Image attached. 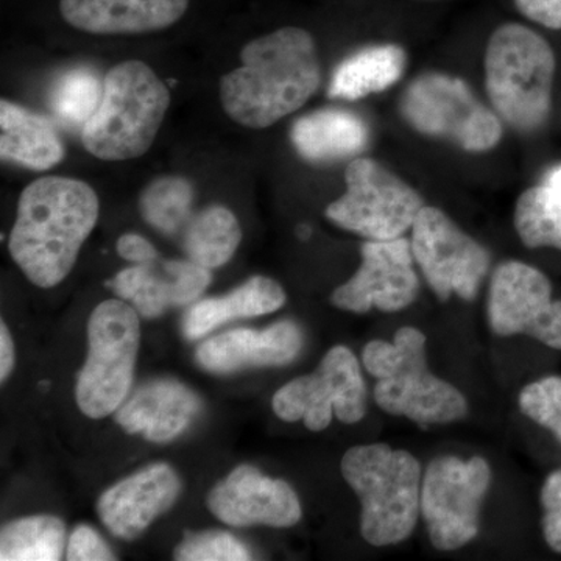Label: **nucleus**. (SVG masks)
<instances>
[{
	"label": "nucleus",
	"instance_id": "26",
	"mask_svg": "<svg viewBox=\"0 0 561 561\" xmlns=\"http://www.w3.org/2000/svg\"><path fill=\"white\" fill-rule=\"evenodd\" d=\"M194 186L183 176H160L147 184L139 198L142 219L165 236H176L192 219Z\"/></svg>",
	"mask_w": 561,
	"mask_h": 561
},
{
	"label": "nucleus",
	"instance_id": "33",
	"mask_svg": "<svg viewBox=\"0 0 561 561\" xmlns=\"http://www.w3.org/2000/svg\"><path fill=\"white\" fill-rule=\"evenodd\" d=\"M542 535L553 552L561 553V470L548 476L541 490Z\"/></svg>",
	"mask_w": 561,
	"mask_h": 561
},
{
	"label": "nucleus",
	"instance_id": "20",
	"mask_svg": "<svg viewBox=\"0 0 561 561\" xmlns=\"http://www.w3.org/2000/svg\"><path fill=\"white\" fill-rule=\"evenodd\" d=\"M290 139L306 161L327 164L356 157L367 149L370 130L359 114L323 108L295 121Z\"/></svg>",
	"mask_w": 561,
	"mask_h": 561
},
{
	"label": "nucleus",
	"instance_id": "30",
	"mask_svg": "<svg viewBox=\"0 0 561 561\" xmlns=\"http://www.w3.org/2000/svg\"><path fill=\"white\" fill-rule=\"evenodd\" d=\"M176 561H242L251 553L242 541L228 531L209 530L186 534L173 551Z\"/></svg>",
	"mask_w": 561,
	"mask_h": 561
},
{
	"label": "nucleus",
	"instance_id": "15",
	"mask_svg": "<svg viewBox=\"0 0 561 561\" xmlns=\"http://www.w3.org/2000/svg\"><path fill=\"white\" fill-rule=\"evenodd\" d=\"M206 504L214 516L231 527H291L302 515L300 500L289 483L262 476L250 465H241L217 483Z\"/></svg>",
	"mask_w": 561,
	"mask_h": 561
},
{
	"label": "nucleus",
	"instance_id": "27",
	"mask_svg": "<svg viewBox=\"0 0 561 561\" xmlns=\"http://www.w3.org/2000/svg\"><path fill=\"white\" fill-rule=\"evenodd\" d=\"M154 262L125 268L108 283L122 300L130 302L136 312L146 319H157L175 306L171 272L164 264L161 268L154 267Z\"/></svg>",
	"mask_w": 561,
	"mask_h": 561
},
{
	"label": "nucleus",
	"instance_id": "4",
	"mask_svg": "<svg viewBox=\"0 0 561 561\" xmlns=\"http://www.w3.org/2000/svg\"><path fill=\"white\" fill-rule=\"evenodd\" d=\"M557 61L551 44L526 25H501L485 50V88L502 122L522 133L545 127Z\"/></svg>",
	"mask_w": 561,
	"mask_h": 561
},
{
	"label": "nucleus",
	"instance_id": "9",
	"mask_svg": "<svg viewBox=\"0 0 561 561\" xmlns=\"http://www.w3.org/2000/svg\"><path fill=\"white\" fill-rule=\"evenodd\" d=\"M345 183V194L327 208L328 220L368 241L402 238L426 206L419 192L371 158L351 161Z\"/></svg>",
	"mask_w": 561,
	"mask_h": 561
},
{
	"label": "nucleus",
	"instance_id": "18",
	"mask_svg": "<svg viewBox=\"0 0 561 561\" xmlns=\"http://www.w3.org/2000/svg\"><path fill=\"white\" fill-rule=\"evenodd\" d=\"M190 0H60L62 20L91 35H142L172 27Z\"/></svg>",
	"mask_w": 561,
	"mask_h": 561
},
{
	"label": "nucleus",
	"instance_id": "11",
	"mask_svg": "<svg viewBox=\"0 0 561 561\" xmlns=\"http://www.w3.org/2000/svg\"><path fill=\"white\" fill-rule=\"evenodd\" d=\"M272 408L278 419L302 421L313 432L327 430L332 413L342 423H357L367 412V387L357 357L346 346H334L316 371L280 387Z\"/></svg>",
	"mask_w": 561,
	"mask_h": 561
},
{
	"label": "nucleus",
	"instance_id": "5",
	"mask_svg": "<svg viewBox=\"0 0 561 561\" xmlns=\"http://www.w3.org/2000/svg\"><path fill=\"white\" fill-rule=\"evenodd\" d=\"M342 476L360 500V534L368 545L411 537L421 512V467L411 453L386 443L359 445L342 457Z\"/></svg>",
	"mask_w": 561,
	"mask_h": 561
},
{
	"label": "nucleus",
	"instance_id": "28",
	"mask_svg": "<svg viewBox=\"0 0 561 561\" xmlns=\"http://www.w3.org/2000/svg\"><path fill=\"white\" fill-rule=\"evenodd\" d=\"M515 228L527 249L561 250V203L545 184L523 192L516 202Z\"/></svg>",
	"mask_w": 561,
	"mask_h": 561
},
{
	"label": "nucleus",
	"instance_id": "24",
	"mask_svg": "<svg viewBox=\"0 0 561 561\" xmlns=\"http://www.w3.org/2000/svg\"><path fill=\"white\" fill-rule=\"evenodd\" d=\"M242 241L238 217L225 206L214 205L192 216L183 231V250L190 261L219 268L234 256Z\"/></svg>",
	"mask_w": 561,
	"mask_h": 561
},
{
	"label": "nucleus",
	"instance_id": "6",
	"mask_svg": "<svg viewBox=\"0 0 561 561\" xmlns=\"http://www.w3.org/2000/svg\"><path fill=\"white\" fill-rule=\"evenodd\" d=\"M362 360L378 379L375 401L383 412L423 426L453 423L467 415L463 394L427 367L426 337L416 328H401L393 342L368 343Z\"/></svg>",
	"mask_w": 561,
	"mask_h": 561
},
{
	"label": "nucleus",
	"instance_id": "12",
	"mask_svg": "<svg viewBox=\"0 0 561 561\" xmlns=\"http://www.w3.org/2000/svg\"><path fill=\"white\" fill-rule=\"evenodd\" d=\"M412 253L424 278L448 301L453 295L472 301L490 271L489 250L461 231L448 214L424 206L412 227Z\"/></svg>",
	"mask_w": 561,
	"mask_h": 561
},
{
	"label": "nucleus",
	"instance_id": "14",
	"mask_svg": "<svg viewBox=\"0 0 561 561\" xmlns=\"http://www.w3.org/2000/svg\"><path fill=\"white\" fill-rule=\"evenodd\" d=\"M362 264L353 278L331 295L342 311L365 313L373 308L398 312L411 306L420 294L413 267L412 243L404 238L367 241L360 247Z\"/></svg>",
	"mask_w": 561,
	"mask_h": 561
},
{
	"label": "nucleus",
	"instance_id": "10",
	"mask_svg": "<svg viewBox=\"0 0 561 561\" xmlns=\"http://www.w3.org/2000/svg\"><path fill=\"white\" fill-rule=\"evenodd\" d=\"M490 483L491 468L482 457L445 456L431 461L421 485V513L435 549L456 551L478 537Z\"/></svg>",
	"mask_w": 561,
	"mask_h": 561
},
{
	"label": "nucleus",
	"instance_id": "32",
	"mask_svg": "<svg viewBox=\"0 0 561 561\" xmlns=\"http://www.w3.org/2000/svg\"><path fill=\"white\" fill-rule=\"evenodd\" d=\"M165 268L171 272L173 290H175V306L191 305L208 289L210 284L209 268L195 264L192 261L164 262Z\"/></svg>",
	"mask_w": 561,
	"mask_h": 561
},
{
	"label": "nucleus",
	"instance_id": "38",
	"mask_svg": "<svg viewBox=\"0 0 561 561\" xmlns=\"http://www.w3.org/2000/svg\"><path fill=\"white\" fill-rule=\"evenodd\" d=\"M545 186L548 187L553 197L561 203V165L549 173Z\"/></svg>",
	"mask_w": 561,
	"mask_h": 561
},
{
	"label": "nucleus",
	"instance_id": "13",
	"mask_svg": "<svg viewBox=\"0 0 561 561\" xmlns=\"http://www.w3.org/2000/svg\"><path fill=\"white\" fill-rule=\"evenodd\" d=\"M489 321L491 331L501 337L529 335L561 350V300H552L548 276L524 262H502L494 268Z\"/></svg>",
	"mask_w": 561,
	"mask_h": 561
},
{
	"label": "nucleus",
	"instance_id": "31",
	"mask_svg": "<svg viewBox=\"0 0 561 561\" xmlns=\"http://www.w3.org/2000/svg\"><path fill=\"white\" fill-rule=\"evenodd\" d=\"M524 415L540 424L561 442V378L549 376L529 383L519 393Z\"/></svg>",
	"mask_w": 561,
	"mask_h": 561
},
{
	"label": "nucleus",
	"instance_id": "1",
	"mask_svg": "<svg viewBox=\"0 0 561 561\" xmlns=\"http://www.w3.org/2000/svg\"><path fill=\"white\" fill-rule=\"evenodd\" d=\"M241 61L221 77L219 94L227 116L242 127H272L319 91V50L305 28L283 27L250 41Z\"/></svg>",
	"mask_w": 561,
	"mask_h": 561
},
{
	"label": "nucleus",
	"instance_id": "8",
	"mask_svg": "<svg viewBox=\"0 0 561 561\" xmlns=\"http://www.w3.org/2000/svg\"><path fill=\"white\" fill-rule=\"evenodd\" d=\"M90 353L77 381V404L101 420L127 400L140 342L139 313L121 300L101 302L88 323Z\"/></svg>",
	"mask_w": 561,
	"mask_h": 561
},
{
	"label": "nucleus",
	"instance_id": "39",
	"mask_svg": "<svg viewBox=\"0 0 561 561\" xmlns=\"http://www.w3.org/2000/svg\"><path fill=\"white\" fill-rule=\"evenodd\" d=\"M298 236H300L302 241H306V239L311 238V228L306 227V225H301V227L298 228Z\"/></svg>",
	"mask_w": 561,
	"mask_h": 561
},
{
	"label": "nucleus",
	"instance_id": "25",
	"mask_svg": "<svg viewBox=\"0 0 561 561\" xmlns=\"http://www.w3.org/2000/svg\"><path fill=\"white\" fill-rule=\"evenodd\" d=\"M66 526L60 518L39 515L7 524L0 534L2 561H57L65 551Z\"/></svg>",
	"mask_w": 561,
	"mask_h": 561
},
{
	"label": "nucleus",
	"instance_id": "17",
	"mask_svg": "<svg viewBox=\"0 0 561 561\" xmlns=\"http://www.w3.org/2000/svg\"><path fill=\"white\" fill-rule=\"evenodd\" d=\"M302 332L294 321H278L264 331L234 330L198 346L195 359L210 373L290 364L302 348Z\"/></svg>",
	"mask_w": 561,
	"mask_h": 561
},
{
	"label": "nucleus",
	"instance_id": "2",
	"mask_svg": "<svg viewBox=\"0 0 561 561\" xmlns=\"http://www.w3.org/2000/svg\"><path fill=\"white\" fill-rule=\"evenodd\" d=\"M99 197L90 184L44 176L28 184L18 202L9 250L18 267L41 289L72 272L84 241L98 225Z\"/></svg>",
	"mask_w": 561,
	"mask_h": 561
},
{
	"label": "nucleus",
	"instance_id": "34",
	"mask_svg": "<svg viewBox=\"0 0 561 561\" xmlns=\"http://www.w3.org/2000/svg\"><path fill=\"white\" fill-rule=\"evenodd\" d=\"M66 559L69 561H111L116 560V556L98 531L91 529L90 526H79L70 534Z\"/></svg>",
	"mask_w": 561,
	"mask_h": 561
},
{
	"label": "nucleus",
	"instance_id": "7",
	"mask_svg": "<svg viewBox=\"0 0 561 561\" xmlns=\"http://www.w3.org/2000/svg\"><path fill=\"white\" fill-rule=\"evenodd\" d=\"M400 113L421 135L471 153L494 149L504 135L501 117L476 98L467 81L438 70L421 73L408 84Z\"/></svg>",
	"mask_w": 561,
	"mask_h": 561
},
{
	"label": "nucleus",
	"instance_id": "35",
	"mask_svg": "<svg viewBox=\"0 0 561 561\" xmlns=\"http://www.w3.org/2000/svg\"><path fill=\"white\" fill-rule=\"evenodd\" d=\"M515 5L527 20L561 31V0H515Z\"/></svg>",
	"mask_w": 561,
	"mask_h": 561
},
{
	"label": "nucleus",
	"instance_id": "37",
	"mask_svg": "<svg viewBox=\"0 0 561 561\" xmlns=\"http://www.w3.org/2000/svg\"><path fill=\"white\" fill-rule=\"evenodd\" d=\"M14 359H16V356H14L13 339H11L9 328L2 321V324H0V379H2V382L13 371Z\"/></svg>",
	"mask_w": 561,
	"mask_h": 561
},
{
	"label": "nucleus",
	"instance_id": "23",
	"mask_svg": "<svg viewBox=\"0 0 561 561\" xmlns=\"http://www.w3.org/2000/svg\"><path fill=\"white\" fill-rule=\"evenodd\" d=\"M408 55L398 44L365 47L345 58L332 73L328 95L342 101H359L382 92L401 80Z\"/></svg>",
	"mask_w": 561,
	"mask_h": 561
},
{
	"label": "nucleus",
	"instance_id": "16",
	"mask_svg": "<svg viewBox=\"0 0 561 561\" xmlns=\"http://www.w3.org/2000/svg\"><path fill=\"white\" fill-rule=\"evenodd\" d=\"M181 482L169 465L154 463L117 482L99 497L106 529L122 540H136L179 500Z\"/></svg>",
	"mask_w": 561,
	"mask_h": 561
},
{
	"label": "nucleus",
	"instance_id": "29",
	"mask_svg": "<svg viewBox=\"0 0 561 561\" xmlns=\"http://www.w3.org/2000/svg\"><path fill=\"white\" fill-rule=\"evenodd\" d=\"M103 80L91 68H76L62 73L50 92L55 117L70 127H84L102 101Z\"/></svg>",
	"mask_w": 561,
	"mask_h": 561
},
{
	"label": "nucleus",
	"instance_id": "3",
	"mask_svg": "<svg viewBox=\"0 0 561 561\" xmlns=\"http://www.w3.org/2000/svg\"><path fill=\"white\" fill-rule=\"evenodd\" d=\"M171 91L146 62H119L103 79L102 101L81 128V142L102 161H128L153 146Z\"/></svg>",
	"mask_w": 561,
	"mask_h": 561
},
{
	"label": "nucleus",
	"instance_id": "36",
	"mask_svg": "<svg viewBox=\"0 0 561 561\" xmlns=\"http://www.w3.org/2000/svg\"><path fill=\"white\" fill-rule=\"evenodd\" d=\"M117 253L122 260L133 264H150L158 260V251L147 239L139 234L121 236L116 243Z\"/></svg>",
	"mask_w": 561,
	"mask_h": 561
},
{
	"label": "nucleus",
	"instance_id": "21",
	"mask_svg": "<svg viewBox=\"0 0 561 561\" xmlns=\"http://www.w3.org/2000/svg\"><path fill=\"white\" fill-rule=\"evenodd\" d=\"M66 149L49 119L5 101L0 102V157L35 172L65 160Z\"/></svg>",
	"mask_w": 561,
	"mask_h": 561
},
{
	"label": "nucleus",
	"instance_id": "22",
	"mask_svg": "<svg viewBox=\"0 0 561 561\" xmlns=\"http://www.w3.org/2000/svg\"><path fill=\"white\" fill-rule=\"evenodd\" d=\"M286 291L267 276H253L220 298H206L195 302L183 321V334L197 341L220 324L236 319L267 316L283 308Z\"/></svg>",
	"mask_w": 561,
	"mask_h": 561
},
{
	"label": "nucleus",
	"instance_id": "19",
	"mask_svg": "<svg viewBox=\"0 0 561 561\" xmlns=\"http://www.w3.org/2000/svg\"><path fill=\"white\" fill-rule=\"evenodd\" d=\"M201 409V398L184 383L175 379H154L122 402L116 421L130 434L164 443L183 434Z\"/></svg>",
	"mask_w": 561,
	"mask_h": 561
}]
</instances>
